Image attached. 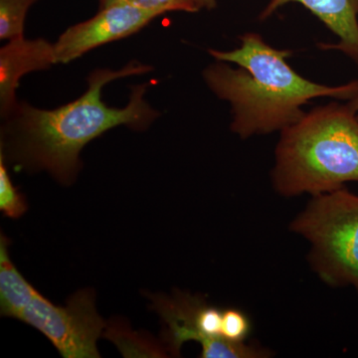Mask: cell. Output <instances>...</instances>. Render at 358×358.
<instances>
[{"label":"cell","instance_id":"6da1fadb","mask_svg":"<svg viewBox=\"0 0 358 358\" xmlns=\"http://www.w3.org/2000/svg\"><path fill=\"white\" fill-rule=\"evenodd\" d=\"M150 70L136 62L117 71L96 69L90 74L85 94L57 109L17 103L2 128L0 157L20 169L48 171L59 182L70 185L76 178L80 152L87 143L115 127L147 129L157 119L159 114L145 99L147 85L134 87L124 108L109 107L102 99L106 85Z\"/></svg>","mask_w":358,"mask_h":358},{"label":"cell","instance_id":"7a4b0ae2","mask_svg":"<svg viewBox=\"0 0 358 358\" xmlns=\"http://www.w3.org/2000/svg\"><path fill=\"white\" fill-rule=\"evenodd\" d=\"M240 40L233 50L209 49L217 62L203 71V78L214 95L230 103V129L242 140L288 128L305 115L303 107L313 99L358 98V80L339 86L315 83L289 66L291 50L270 46L256 32Z\"/></svg>","mask_w":358,"mask_h":358},{"label":"cell","instance_id":"3957f363","mask_svg":"<svg viewBox=\"0 0 358 358\" xmlns=\"http://www.w3.org/2000/svg\"><path fill=\"white\" fill-rule=\"evenodd\" d=\"M358 98L315 108L280 131L271 180L282 197L358 183Z\"/></svg>","mask_w":358,"mask_h":358},{"label":"cell","instance_id":"277c9868","mask_svg":"<svg viewBox=\"0 0 358 358\" xmlns=\"http://www.w3.org/2000/svg\"><path fill=\"white\" fill-rule=\"evenodd\" d=\"M9 240L0 236V313L44 334L64 358L101 357L96 341L106 324L96 312L95 294L82 289L64 307L45 298L14 265Z\"/></svg>","mask_w":358,"mask_h":358},{"label":"cell","instance_id":"5b68a950","mask_svg":"<svg viewBox=\"0 0 358 358\" xmlns=\"http://www.w3.org/2000/svg\"><path fill=\"white\" fill-rule=\"evenodd\" d=\"M289 229L310 244L308 261L322 282L358 293V195L345 187L315 195Z\"/></svg>","mask_w":358,"mask_h":358},{"label":"cell","instance_id":"8992f818","mask_svg":"<svg viewBox=\"0 0 358 358\" xmlns=\"http://www.w3.org/2000/svg\"><path fill=\"white\" fill-rule=\"evenodd\" d=\"M157 17V14L117 0L101 8L94 17L71 26L60 35L54 43L56 64L72 62L102 45L131 36Z\"/></svg>","mask_w":358,"mask_h":358},{"label":"cell","instance_id":"52a82bcc","mask_svg":"<svg viewBox=\"0 0 358 358\" xmlns=\"http://www.w3.org/2000/svg\"><path fill=\"white\" fill-rule=\"evenodd\" d=\"M56 64L54 44L45 39L24 37L9 40L0 50V110L8 117L17 106L15 93L21 78L33 71L47 69Z\"/></svg>","mask_w":358,"mask_h":358},{"label":"cell","instance_id":"ba28073f","mask_svg":"<svg viewBox=\"0 0 358 358\" xmlns=\"http://www.w3.org/2000/svg\"><path fill=\"white\" fill-rule=\"evenodd\" d=\"M291 2L305 6L338 37L336 43L319 44L320 49L341 52L358 67V0H270L260 20Z\"/></svg>","mask_w":358,"mask_h":358},{"label":"cell","instance_id":"9c48e42d","mask_svg":"<svg viewBox=\"0 0 358 358\" xmlns=\"http://www.w3.org/2000/svg\"><path fill=\"white\" fill-rule=\"evenodd\" d=\"M37 0H0V38L24 37V22L30 7Z\"/></svg>","mask_w":358,"mask_h":358},{"label":"cell","instance_id":"30bf717a","mask_svg":"<svg viewBox=\"0 0 358 358\" xmlns=\"http://www.w3.org/2000/svg\"><path fill=\"white\" fill-rule=\"evenodd\" d=\"M27 209L25 197L14 186L7 171L6 160L0 157V211L7 218L18 219Z\"/></svg>","mask_w":358,"mask_h":358},{"label":"cell","instance_id":"8fae6325","mask_svg":"<svg viewBox=\"0 0 358 358\" xmlns=\"http://www.w3.org/2000/svg\"><path fill=\"white\" fill-rule=\"evenodd\" d=\"M251 331L249 317L238 308H226L222 313L221 338L244 343Z\"/></svg>","mask_w":358,"mask_h":358},{"label":"cell","instance_id":"7c38bea8","mask_svg":"<svg viewBox=\"0 0 358 358\" xmlns=\"http://www.w3.org/2000/svg\"><path fill=\"white\" fill-rule=\"evenodd\" d=\"M129 4L157 14L160 16L171 11H185V13H197L199 8L192 0H124Z\"/></svg>","mask_w":358,"mask_h":358},{"label":"cell","instance_id":"4fadbf2b","mask_svg":"<svg viewBox=\"0 0 358 358\" xmlns=\"http://www.w3.org/2000/svg\"><path fill=\"white\" fill-rule=\"evenodd\" d=\"M193 3L196 6L199 10L200 9H213L216 6V0H192Z\"/></svg>","mask_w":358,"mask_h":358},{"label":"cell","instance_id":"5bb4252c","mask_svg":"<svg viewBox=\"0 0 358 358\" xmlns=\"http://www.w3.org/2000/svg\"><path fill=\"white\" fill-rule=\"evenodd\" d=\"M115 1L117 0H100V8H105V7L110 6Z\"/></svg>","mask_w":358,"mask_h":358},{"label":"cell","instance_id":"9a60e30c","mask_svg":"<svg viewBox=\"0 0 358 358\" xmlns=\"http://www.w3.org/2000/svg\"><path fill=\"white\" fill-rule=\"evenodd\" d=\"M357 117H358V113H357Z\"/></svg>","mask_w":358,"mask_h":358}]
</instances>
